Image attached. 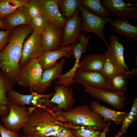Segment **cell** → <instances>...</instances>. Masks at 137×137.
<instances>
[{"label":"cell","instance_id":"obj_40","mask_svg":"<svg viewBox=\"0 0 137 137\" xmlns=\"http://www.w3.org/2000/svg\"></svg>","mask_w":137,"mask_h":137},{"label":"cell","instance_id":"obj_14","mask_svg":"<svg viewBox=\"0 0 137 137\" xmlns=\"http://www.w3.org/2000/svg\"><path fill=\"white\" fill-rule=\"evenodd\" d=\"M81 16L78 10L66 20L63 29L61 48L72 43L79 41L81 32Z\"/></svg>","mask_w":137,"mask_h":137},{"label":"cell","instance_id":"obj_31","mask_svg":"<svg viewBox=\"0 0 137 137\" xmlns=\"http://www.w3.org/2000/svg\"><path fill=\"white\" fill-rule=\"evenodd\" d=\"M48 22L42 13L31 19L30 25L33 30L42 34L47 26Z\"/></svg>","mask_w":137,"mask_h":137},{"label":"cell","instance_id":"obj_35","mask_svg":"<svg viewBox=\"0 0 137 137\" xmlns=\"http://www.w3.org/2000/svg\"><path fill=\"white\" fill-rule=\"evenodd\" d=\"M0 133L1 137H19L17 132L13 131L4 128L0 123Z\"/></svg>","mask_w":137,"mask_h":137},{"label":"cell","instance_id":"obj_23","mask_svg":"<svg viewBox=\"0 0 137 137\" xmlns=\"http://www.w3.org/2000/svg\"><path fill=\"white\" fill-rule=\"evenodd\" d=\"M13 85L0 70V116L5 117L9 114L10 102L7 94Z\"/></svg>","mask_w":137,"mask_h":137},{"label":"cell","instance_id":"obj_10","mask_svg":"<svg viewBox=\"0 0 137 137\" xmlns=\"http://www.w3.org/2000/svg\"><path fill=\"white\" fill-rule=\"evenodd\" d=\"M83 85L85 91L94 98L119 110L124 109L125 100V92L98 89L86 84Z\"/></svg>","mask_w":137,"mask_h":137},{"label":"cell","instance_id":"obj_30","mask_svg":"<svg viewBox=\"0 0 137 137\" xmlns=\"http://www.w3.org/2000/svg\"><path fill=\"white\" fill-rule=\"evenodd\" d=\"M70 130L75 137H99L102 131L80 126L74 125Z\"/></svg>","mask_w":137,"mask_h":137},{"label":"cell","instance_id":"obj_20","mask_svg":"<svg viewBox=\"0 0 137 137\" xmlns=\"http://www.w3.org/2000/svg\"><path fill=\"white\" fill-rule=\"evenodd\" d=\"M106 59L104 54L85 55L80 61L78 68L83 71L98 72L102 74Z\"/></svg>","mask_w":137,"mask_h":137},{"label":"cell","instance_id":"obj_1","mask_svg":"<svg viewBox=\"0 0 137 137\" xmlns=\"http://www.w3.org/2000/svg\"><path fill=\"white\" fill-rule=\"evenodd\" d=\"M33 30L29 25H19L11 29L8 44L0 52V70L13 85L19 77V62L25 40Z\"/></svg>","mask_w":137,"mask_h":137},{"label":"cell","instance_id":"obj_8","mask_svg":"<svg viewBox=\"0 0 137 137\" xmlns=\"http://www.w3.org/2000/svg\"><path fill=\"white\" fill-rule=\"evenodd\" d=\"M42 34L33 30L23 46L19 65L20 67L33 59H37L44 53L41 42Z\"/></svg>","mask_w":137,"mask_h":137},{"label":"cell","instance_id":"obj_2","mask_svg":"<svg viewBox=\"0 0 137 137\" xmlns=\"http://www.w3.org/2000/svg\"><path fill=\"white\" fill-rule=\"evenodd\" d=\"M52 109L34 107L23 132L31 137H75L70 130L72 125L57 119Z\"/></svg>","mask_w":137,"mask_h":137},{"label":"cell","instance_id":"obj_27","mask_svg":"<svg viewBox=\"0 0 137 137\" xmlns=\"http://www.w3.org/2000/svg\"><path fill=\"white\" fill-rule=\"evenodd\" d=\"M137 120V98H134L132 106L128 113L125 117L122 122V126L114 137H122L126 133L129 125Z\"/></svg>","mask_w":137,"mask_h":137},{"label":"cell","instance_id":"obj_39","mask_svg":"<svg viewBox=\"0 0 137 137\" xmlns=\"http://www.w3.org/2000/svg\"><path fill=\"white\" fill-rule=\"evenodd\" d=\"M0 137H1V135H0Z\"/></svg>","mask_w":137,"mask_h":137},{"label":"cell","instance_id":"obj_41","mask_svg":"<svg viewBox=\"0 0 137 137\" xmlns=\"http://www.w3.org/2000/svg\"></svg>","mask_w":137,"mask_h":137},{"label":"cell","instance_id":"obj_18","mask_svg":"<svg viewBox=\"0 0 137 137\" xmlns=\"http://www.w3.org/2000/svg\"><path fill=\"white\" fill-rule=\"evenodd\" d=\"M72 56L71 47V46L68 45L58 50L44 51L37 60L42 68L44 70L54 67L57 63V61L61 58L64 57L69 58Z\"/></svg>","mask_w":137,"mask_h":137},{"label":"cell","instance_id":"obj_7","mask_svg":"<svg viewBox=\"0 0 137 137\" xmlns=\"http://www.w3.org/2000/svg\"><path fill=\"white\" fill-rule=\"evenodd\" d=\"M34 107L20 106L10 103L9 114L2 118L3 127L13 131L19 130L26 123Z\"/></svg>","mask_w":137,"mask_h":137},{"label":"cell","instance_id":"obj_37","mask_svg":"<svg viewBox=\"0 0 137 137\" xmlns=\"http://www.w3.org/2000/svg\"><path fill=\"white\" fill-rule=\"evenodd\" d=\"M0 29L2 30H6L4 21L0 18Z\"/></svg>","mask_w":137,"mask_h":137},{"label":"cell","instance_id":"obj_25","mask_svg":"<svg viewBox=\"0 0 137 137\" xmlns=\"http://www.w3.org/2000/svg\"><path fill=\"white\" fill-rule=\"evenodd\" d=\"M81 4V0H58L60 12L66 20L78 10Z\"/></svg>","mask_w":137,"mask_h":137},{"label":"cell","instance_id":"obj_32","mask_svg":"<svg viewBox=\"0 0 137 137\" xmlns=\"http://www.w3.org/2000/svg\"><path fill=\"white\" fill-rule=\"evenodd\" d=\"M24 6L30 20L32 18L42 13L38 0H27Z\"/></svg>","mask_w":137,"mask_h":137},{"label":"cell","instance_id":"obj_4","mask_svg":"<svg viewBox=\"0 0 137 137\" xmlns=\"http://www.w3.org/2000/svg\"><path fill=\"white\" fill-rule=\"evenodd\" d=\"M55 93V92L51 93L41 94L32 91L30 94L24 95L12 90L8 92L7 97L10 103L19 106L24 107L26 105H29L36 108L53 109L56 106H55L50 101V98Z\"/></svg>","mask_w":137,"mask_h":137},{"label":"cell","instance_id":"obj_22","mask_svg":"<svg viewBox=\"0 0 137 137\" xmlns=\"http://www.w3.org/2000/svg\"><path fill=\"white\" fill-rule=\"evenodd\" d=\"M30 21L24 6L18 8L4 20L6 30H11L19 25H30Z\"/></svg>","mask_w":137,"mask_h":137},{"label":"cell","instance_id":"obj_26","mask_svg":"<svg viewBox=\"0 0 137 137\" xmlns=\"http://www.w3.org/2000/svg\"><path fill=\"white\" fill-rule=\"evenodd\" d=\"M27 0H0V18L3 21L18 8L24 6Z\"/></svg>","mask_w":137,"mask_h":137},{"label":"cell","instance_id":"obj_36","mask_svg":"<svg viewBox=\"0 0 137 137\" xmlns=\"http://www.w3.org/2000/svg\"><path fill=\"white\" fill-rule=\"evenodd\" d=\"M111 122L110 121L107 123L106 126L101 131V133L99 137H106L107 133L109 131L110 128Z\"/></svg>","mask_w":137,"mask_h":137},{"label":"cell","instance_id":"obj_15","mask_svg":"<svg viewBox=\"0 0 137 137\" xmlns=\"http://www.w3.org/2000/svg\"><path fill=\"white\" fill-rule=\"evenodd\" d=\"M38 0L42 13L48 20L63 29L66 20L60 12L58 5V0Z\"/></svg>","mask_w":137,"mask_h":137},{"label":"cell","instance_id":"obj_29","mask_svg":"<svg viewBox=\"0 0 137 137\" xmlns=\"http://www.w3.org/2000/svg\"><path fill=\"white\" fill-rule=\"evenodd\" d=\"M112 90L125 92L127 89L126 78L120 74L106 78Z\"/></svg>","mask_w":137,"mask_h":137},{"label":"cell","instance_id":"obj_38","mask_svg":"<svg viewBox=\"0 0 137 137\" xmlns=\"http://www.w3.org/2000/svg\"><path fill=\"white\" fill-rule=\"evenodd\" d=\"M21 137H31L30 136H29V135L28 134H25V135H23Z\"/></svg>","mask_w":137,"mask_h":137},{"label":"cell","instance_id":"obj_34","mask_svg":"<svg viewBox=\"0 0 137 137\" xmlns=\"http://www.w3.org/2000/svg\"><path fill=\"white\" fill-rule=\"evenodd\" d=\"M10 31L0 30V52L8 44Z\"/></svg>","mask_w":137,"mask_h":137},{"label":"cell","instance_id":"obj_11","mask_svg":"<svg viewBox=\"0 0 137 137\" xmlns=\"http://www.w3.org/2000/svg\"><path fill=\"white\" fill-rule=\"evenodd\" d=\"M105 9L109 13L112 12L118 18L128 20L137 17L136 4L122 0H99Z\"/></svg>","mask_w":137,"mask_h":137},{"label":"cell","instance_id":"obj_24","mask_svg":"<svg viewBox=\"0 0 137 137\" xmlns=\"http://www.w3.org/2000/svg\"><path fill=\"white\" fill-rule=\"evenodd\" d=\"M84 33L83 32L81 33L80 39L78 42L71 43L72 56L76 60L75 63L72 69L75 71L78 68L80 58L82 54L86 52L90 38V35L86 37Z\"/></svg>","mask_w":137,"mask_h":137},{"label":"cell","instance_id":"obj_6","mask_svg":"<svg viewBox=\"0 0 137 137\" xmlns=\"http://www.w3.org/2000/svg\"><path fill=\"white\" fill-rule=\"evenodd\" d=\"M78 10L81 13V31L90 32L96 34L105 43L107 46L109 44L104 36V28L105 25L112 19V18L103 17L91 12L81 4Z\"/></svg>","mask_w":137,"mask_h":137},{"label":"cell","instance_id":"obj_13","mask_svg":"<svg viewBox=\"0 0 137 137\" xmlns=\"http://www.w3.org/2000/svg\"><path fill=\"white\" fill-rule=\"evenodd\" d=\"M63 30V29L49 21L42 34L41 42L45 51H53L61 48Z\"/></svg>","mask_w":137,"mask_h":137},{"label":"cell","instance_id":"obj_19","mask_svg":"<svg viewBox=\"0 0 137 137\" xmlns=\"http://www.w3.org/2000/svg\"><path fill=\"white\" fill-rule=\"evenodd\" d=\"M90 107L93 110L102 117L104 122L112 121L116 125L122 124L125 117L127 114L126 111H118L109 109L101 105L97 100H92Z\"/></svg>","mask_w":137,"mask_h":137},{"label":"cell","instance_id":"obj_3","mask_svg":"<svg viewBox=\"0 0 137 137\" xmlns=\"http://www.w3.org/2000/svg\"><path fill=\"white\" fill-rule=\"evenodd\" d=\"M52 112L57 119L62 122L95 130H102L107 123L103 120L101 115L87 105L73 107L66 111L58 109L52 110Z\"/></svg>","mask_w":137,"mask_h":137},{"label":"cell","instance_id":"obj_33","mask_svg":"<svg viewBox=\"0 0 137 137\" xmlns=\"http://www.w3.org/2000/svg\"><path fill=\"white\" fill-rule=\"evenodd\" d=\"M102 74L107 78L120 73L116 66L106 57L103 66Z\"/></svg>","mask_w":137,"mask_h":137},{"label":"cell","instance_id":"obj_5","mask_svg":"<svg viewBox=\"0 0 137 137\" xmlns=\"http://www.w3.org/2000/svg\"><path fill=\"white\" fill-rule=\"evenodd\" d=\"M109 44L105 50L106 57L108 59L118 70L120 74L126 79L137 74V69L130 71L125 63L124 57V46L119 39L114 35L109 36Z\"/></svg>","mask_w":137,"mask_h":137},{"label":"cell","instance_id":"obj_17","mask_svg":"<svg viewBox=\"0 0 137 137\" xmlns=\"http://www.w3.org/2000/svg\"><path fill=\"white\" fill-rule=\"evenodd\" d=\"M65 60V57H64L52 68L44 70L40 80L33 87L32 91L33 90L39 94H44L45 92L48 89L53 80L58 78L62 74L63 66Z\"/></svg>","mask_w":137,"mask_h":137},{"label":"cell","instance_id":"obj_16","mask_svg":"<svg viewBox=\"0 0 137 137\" xmlns=\"http://www.w3.org/2000/svg\"><path fill=\"white\" fill-rule=\"evenodd\" d=\"M54 90L55 93L50 99L51 102L56 104L59 109L64 111L73 107L75 99L73 97V92L72 88L60 84L56 85Z\"/></svg>","mask_w":137,"mask_h":137},{"label":"cell","instance_id":"obj_9","mask_svg":"<svg viewBox=\"0 0 137 137\" xmlns=\"http://www.w3.org/2000/svg\"><path fill=\"white\" fill-rule=\"evenodd\" d=\"M43 71L37 59H33L21 67L17 83L22 86L29 88L31 92L33 87L40 80Z\"/></svg>","mask_w":137,"mask_h":137},{"label":"cell","instance_id":"obj_12","mask_svg":"<svg viewBox=\"0 0 137 137\" xmlns=\"http://www.w3.org/2000/svg\"><path fill=\"white\" fill-rule=\"evenodd\" d=\"M73 82L85 84L97 89L112 91L107 78L101 73L97 72L76 70Z\"/></svg>","mask_w":137,"mask_h":137},{"label":"cell","instance_id":"obj_21","mask_svg":"<svg viewBox=\"0 0 137 137\" xmlns=\"http://www.w3.org/2000/svg\"><path fill=\"white\" fill-rule=\"evenodd\" d=\"M115 33L125 36L128 41L137 40V27L130 24L128 20L115 18L108 22Z\"/></svg>","mask_w":137,"mask_h":137},{"label":"cell","instance_id":"obj_28","mask_svg":"<svg viewBox=\"0 0 137 137\" xmlns=\"http://www.w3.org/2000/svg\"><path fill=\"white\" fill-rule=\"evenodd\" d=\"M81 4L93 14L102 17H110L111 14L103 7L99 0H81Z\"/></svg>","mask_w":137,"mask_h":137}]
</instances>
